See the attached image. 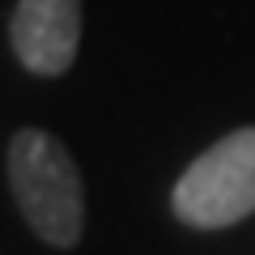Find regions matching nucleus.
I'll return each instance as SVG.
<instances>
[{
  "mask_svg": "<svg viewBox=\"0 0 255 255\" xmlns=\"http://www.w3.org/2000/svg\"><path fill=\"white\" fill-rule=\"evenodd\" d=\"M174 217L191 230H226L255 213V128L209 145L174 183Z\"/></svg>",
  "mask_w": 255,
  "mask_h": 255,
  "instance_id": "obj_2",
  "label": "nucleus"
},
{
  "mask_svg": "<svg viewBox=\"0 0 255 255\" xmlns=\"http://www.w3.org/2000/svg\"><path fill=\"white\" fill-rule=\"evenodd\" d=\"M9 183L21 217L43 243L77 247L85 230V187L73 153L43 128H21L9 140Z\"/></svg>",
  "mask_w": 255,
  "mask_h": 255,
  "instance_id": "obj_1",
  "label": "nucleus"
},
{
  "mask_svg": "<svg viewBox=\"0 0 255 255\" xmlns=\"http://www.w3.org/2000/svg\"><path fill=\"white\" fill-rule=\"evenodd\" d=\"M9 38L30 73H68L81 47V0H17Z\"/></svg>",
  "mask_w": 255,
  "mask_h": 255,
  "instance_id": "obj_3",
  "label": "nucleus"
}]
</instances>
